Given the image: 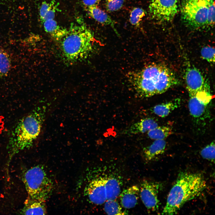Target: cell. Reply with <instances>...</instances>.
Here are the masks:
<instances>
[{"instance_id":"obj_15","label":"cell","mask_w":215,"mask_h":215,"mask_svg":"<svg viewBox=\"0 0 215 215\" xmlns=\"http://www.w3.org/2000/svg\"><path fill=\"white\" fill-rule=\"evenodd\" d=\"M158 126V123L153 118H147L132 125L125 131L126 133L137 134L148 132Z\"/></svg>"},{"instance_id":"obj_23","label":"cell","mask_w":215,"mask_h":215,"mask_svg":"<svg viewBox=\"0 0 215 215\" xmlns=\"http://www.w3.org/2000/svg\"><path fill=\"white\" fill-rule=\"evenodd\" d=\"M104 210L108 215H124L126 212L122 210L118 202L114 200H107L105 202Z\"/></svg>"},{"instance_id":"obj_29","label":"cell","mask_w":215,"mask_h":215,"mask_svg":"<svg viewBox=\"0 0 215 215\" xmlns=\"http://www.w3.org/2000/svg\"><path fill=\"white\" fill-rule=\"evenodd\" d=\"M101 0H82V3L86 8L92 6H98Z\"/></svg>"},{"instance_id":"obj_20","label":"cell","mask_w":215,"mask_h":215,"mask_svg":"<svg viewBox=\"0 0 215 215\" xmlns=\"http://www.w3.org/2000/svg\"><path fill=\"white\" fill-rule=\"evenodd\" d=\"M178 105L177 102L171 101L157 105L151 110L152 112L158 116L164 117L168 116L177 108Z\"/></svg>"},{"instance_id":"obj_4","label":"cell","mask_w":215,"mask_h":215,"mask_svg":"<svg viewBox=\"0 0 215 215\" xmlns=\"http://www.w3.org/2000/svg\"><path fill=\"white\" fill-rule=\"evenodd\" d=\"M94 40L92 32L85 25L72 24L59 41L64 59L71 63L86 59L93 50Z\"/></svg>"},{"instance_id":"obj_26","label":"cell","mask_w":215,"mask_h":215,"mask_svg":"<svg viewBox=\"0 0 215 215\" xmlns=\"http://www.w3.org/2000/svg\"><path fill=\"white\" fill-rule=\"evenodd\" d=\"M201 54L203 58L208 62H214L215 49L213 47L206 46L203 47L201 50Z\"/></svg>"},{"instance_id":"obj_12","label":"cell","mask_w":215,"mask_h":215,"mask_svg":"<svg viewBox=\"0 0 215 215\" xmlns=\"http://www.w3.org/2000/svg\"><path fill=\"white\" fill-rule=\"evenodd\" d=\"M139 188L136 185L123 191L120 195L121 204L125 208L130 209L136 205L139 196Z\"/></svg>"},{"instance_id":"obj_13","label":"cell","mask_w":215,"mask_h":215,"mask_svg":"<svg viewBox=\"0 0 215 215\" xmlns=\"http://www.w3.org/2000/svg\"><path fill=\"white\" fill-rule=\"evenodd\" d=\"M24 215H44L47 213L45 202L28 196L21 212Z\"/></svg>"},{"instance_id":"obj_3","label":"cell","mask_w":215,"mask_h":215,"mask_svg":"<svg viewBox=\"0 0 215 215\" xmlns=\"http://www.w3.org/2000/svg\"><path fill=\"white\" fill-rule=\"evenodd\" d=\"M206 187V182L201 173L181 172L168 194L161 214H176L185 204L199 196Z\"/></svg>"},{"instance_id":"obj_5","label":"cell","mask_w":215,"mask_h":215,"mask_svg":"<svg viewBox=\"0 0 215 215\" xmlns=\"http://www.w3.org/2000/svg\"><path fill=\"white\" fill-rule=\"evenodd\" d=\"M23 179L29 197L45 202L52 194L53 183L40 166H35L27 171Z\"/></svg>"},{"instance_id":"obj_7","label":"cell","mask_w":215,"mask_h":215,"mask_svg":"<svg viewBox=\"0 0 215 215\" xmlns=\"http://www.w3.org/2000/svg\"><path fill=\"white\" fill-rule=\"evenodd\" d=\"M178 10L177 0H150L149 12L151 18L160 22H171Z\"/></svg>"},{"instance_id":"obj_25","label":"cell","mask_w":215,"mask_h":215,"mask_svg":"<svg viewBox=\"0 0 215 215\" xmlns=\"http://www.w3.org/2000/svg\"><path fill=\"white\" fill-rule=\"evenodd\" d=\"M215 143L212 142L204 148L201 151L200 154L204 159L214 163L215 162Z\"/></svg>"},{"instance_id":"obj_11","label":"cell","mask_w":215,"mask_h":215,"mask_svg":"<svg viewBox=\"0 0 215 215\" xmlns=\"http://www.w3.org/2000/svg\"><path fill=\"white\" fill-rule=\"evenodd\" d=\"M105 182V178H97L90 182L85 189L86 195L93 204L101 205L107 200Z\"/></svg>"},{"instance_id":"obj_10","label":"cell","mask_w":215,"mask_h":215,"mask_svg":"<svg viewBox=\"0 0 215 215\" xmlns=\"http://www.w3.org/2000/svg\"><path fill=\"white\" fill-rule=\"evenodd\" d=\"M185 79L189 95L201 91H210V87L200 72L194 67L186 69Z\"/></svg>"},{"instance_id":"obj_27","label":"cell","mask_w":215,"mask_h":215,"mask_svg":"<svg viewBox=\"0 0 215 215\" xmlns=\"http://www.w3.org/2000/svg\"><path fill=\"white\" fill-rule=\"evenodd\" d=\"M105 7L109 12H114L120 9L123 6L125 0H105Z\"/></svg>"},{"instance_id":"obj_21","label":"cell","mask_w":215,"mask_h":215,"mask_svg":"<svg viewBox=\"0 0 215 215\" xmlns=\"http://www.w3.org/2000/svg\"><path fill=\"white\" fill-rule=\"evenodd\" d=\"M172 133V129L165 126H158L147 132L148 137L155 140L164 139Z\"/></svg>"},{"instance_id":"obj_16","label":"cell","mask_w":215,"mask_h":215,"mask_svg":"<svg viewBox=\"0 0 215 215\" xmlns=\"http://www.w3.org/2000/svg\"><path fill=\"white\" fill-rule=\"evenodd\" d=\"M86 8L89 15L96 21L103 25L111 27L115 32L117 31L115 28V22L98 6H92Z\"/></svg>"},{"instance_id":"obj_6","label":"cell","mask_w":215,"mask_h":215,"mask_svg":"<svg viewBox=\"0 0 215 215\" xmlns=\"http://www.w3.org/2000/svg\"><path fill=\"white\" fill-rule=\"evenodd\" d=\"M208 0H182L181 12L183 21L196 29L207 26Z\"/></svg>"},{"instance_id":"obj_14","label":"cell","mask_w":215,"mask_h":215,"mask_svg":"<svg viewBox=\"0 0 215 215\" xmlns=\"http://www.w3.org/2000/svg\"><path fill=\"white\" fill-rule=\"evenodd\" d=\"M166 142L165 139L155 140L149 146L143 149L144 157L147 162L153 161L165 151Z\"/></svg>"},{"instance_id":"obj_1","label":"cell","mask_w":215,"mask_h":215,"mask_svg":"<svg viewBox=\"0 0 215 215\" xmlns=\"http://www.w3.org/2000/svg\"><path fill=\"white\" fill-rule=\"evenodd\" d=\"M131 83L141 97H149L164 93L179 83L175 75L168 67L162 64L148 65L131 74Z\"/></svg>"},{"instance_id":"obj_8","label":"cell","mask_w":215,"mask_h":215,"mask_svg":"<svg viewBox=\"0 0 215 215\" xmlns=\"http://www.w3.org/2000/svg\"><path fill=\"white\" fill-rule=\"evenodd\" d=\"M189 95L188 106L191 116L198 120H203L208 117V105L212 98L210 92L199 91Z\"/></svg>"},{"instance_id":"obj_17","label":"cell","mask_w":215,"mask_h":215,"mask_svg":"<svg viewBox=\"0 0 215 215\" xmlns=\"http://www.w3.org/2000/svg\"><path fill=\"white\" fill-rule=\"evenodd\" d=\"M45 31L55 40L60 41L66 34L67 29L59 26L54 19L43 22Z\"/></svg>"},{"instance_id":"obj_9","label":"cell","mask_w":215,"mask_h":215,"mask_svg":"<svg viewBox=\"0 0 215 215\" xmlns=\"http://www.w3.org/2000/svg\"><path fill=\"white\" fill-rule=\"evenodd\" d=\"M160 188V184L157 182L144 180L141 182L139 196L148 210L154 211L158 209L159 202L158 194Z\"/></svg>"},{"instance_id":"obj_19","label":"cell","mask_w":215,"mask_h":215,"mask_svg":"<svg viewBox=\"0 0 215 215\" xmlns=\"http://www.w3.org/2000/svg\"><path fill=\"white\" fill-rule=\"evenodd\" d=\"M57 6L53 1L47 2H43L39 10L40 19L43 22L51 19H54L57 10Z\"/></svg>"},{"instance_id":"obj_28","label":"cell","mask_w":215,"mask_h":215,"mask_svg":"<svg viewBox=\"0 0 215 215\" xmlns=\"http://www.w3.org/2000/svg\"><path fill=\"white\" fill-rule=\"evenodd\" d=\"M207 26L212 27L215 22V6L214 0H208Z\"/></svg>"},{"instance_id":"obj_24","label":"cell","mask_w":215,"mask_h":215,"mask_svg":"<svg viewBox=\"0 0 215 215\" xmlns=\"http://www.w3.org/2000/svg\"><path fill=\"white\" fill-rule=\"evenodd\" d=\"M146 12L142 8L140 7H134L130 13L129 21L133 26L139 27L141 22L145 16Z\"/></svg>"},{"instance_id":"obj_22","label":"cell","mask_w":215,"mask_h":215,"mask_svg":"<svg viewBox=\"0 0 215 215\" xmlns=\"http://www.w3.org/2000/svg\"><path fill=\"white\" fill-rule=\"evenodd\" d=\"M11 67V61L8 54L0 50V78L6 76Z\"/></svg>"},{"instance_id":"obj_2","label":"cell","mask_w":215,"mask_h":215,"mask_svg":"<svg viewBox=\"0 0 215 215\" xmlns=\"http://www.w3.org/2000/svg\"><path fill=\"white\" fill-rule=\"evenodd\" d=\"M47 108L45 105L35 107L15 125L7 145L10 156L33 146L41 132Z\"/></svg>"},{"instance_id":"obj_18","label":"cell","mask_w":215,"mask_h":215,"mask_svg":"<svg viewBox=\"0 0 215 215\" xmlns=\"http://www.w3.org/2000/svg\"><path fill=\"white\" fill-rule=\"evenodd\" d=\"M105 187L107 200H116L120 195V185L116 178L109 177L105 179Z\"/></svg>"}]
</instances>
